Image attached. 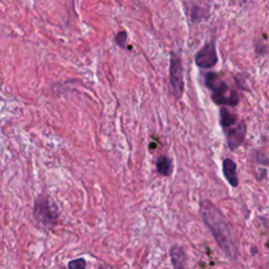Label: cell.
I'll list each match as a JSON object with an SVG mask.
<instances>
[{
	"instance_id": "cell-1",
	"label": "cell",
	"mask_w": 269,
	"mask_h": 269,
	"mask_svg": "<svg viewBox=\"0 0 269 269\" xmlns=\"http://www.w3.org/2000/svg\"><path fill=\"white\" fill-rule=\"evenodd\" d=\"M200 211L202 219H203L208 229L211 230L219 247L228 258L235 259L237 257L238 250L225 215L221 213L218 207L212 204L209 201L202 202Z\"/></svg>"
},
{
	"instance_id": "cell-2",
	"label": "cell",
	"mask_w": 269,
	"mask_h": 269,
	"mask_svg": "<svg viewBox=\"0 0 269 269\" xmlns=\"http://www.w3.org/2000/svg\"><path fill=\"white\" fill-rule=\"evenodd\" d=\"M205 85L212 92V98L215 103L220 106L236 107L239 103L238 94L230 88L218 74L208 73L205 75Z\"/></svg>"
},
{
	"instance_id": "cell-3",
	"label": "cell",
	"mask_w": 269,
	"mask_h": 269,
	"mask_svg": "<svg viewBox=\"0 0 269 269\" xmlns=\"http://www.w3.org/2000/svg\"><path fill=\"white\" fill-rule=\"evenodd\" d=\"M34 218L42 225L51 227L59 218L58 208L55 203L47 196H40L36 199L33 209Z\"/></svg>"
},
{
	"instance_id": "cell-4",
	"label": "cell",
	"mask_w": 269,
	"mask_h": 269,
	"mask_svg": "<svg viewBox=\"0 0 269 269\" xmlns=\"http://www.w3.org/2000/svg\"><path fill=\"white\" fill-rule=\"evenodd\" d=\"M169 82L174 96L180 99L184 92V79H183V65L181 58L177 54H170L169 64Z\"/></svg>"
},
{
	"instance_id": "cell-5",
	"label": "cell",
	"mask_w": 269,
	"mask_h": 269,
	"mask_svg": "<svg viewBox=\"0 0 269 269\" xmlns=\"http://www.w3.org/2000/svg\"><path fill=\"white\" fill-rule=\"evenodd\" d=\"M223 131L225 133L228 147L231 151H235V149L240 147L243 143V141L246 137L247 128H246V124L242 121L239 123L236 122L233 125L228 126V128L223 129Z\"/></svg>"
},
{
	"instance_id": "cell-6",
	"label": "cell",
	"mask_w": 269,
	"mask_h": 269,
	"mask_svg": "<svg viewBox=\"0 0 269 269\" xmlns=\"http://www.w3.org/2000/svg\"><path fill=\"white\" fill-rule=\"evenodd\" d=\"M216 63H218V55L214 42L205 44L196 55V64L201 69H212Z\"/></svg>"
},
{
	"instance_id": "cell-7",
	"label": "cell",
	"mask_w": 269,
	"mask_h": 269,
	"mask_svg": "<svg viewBox=\"0 0 269 269\" xmlns=\"http://www.w3.org/2000/svg\"><path fill=\"white\" fill-rule=\"evenodd\" d=\"M223 174L227 182L229 183V185L233 186V188H237V186L239 185L237 165L236 163L229 158H226L223 161Z\"/></svg>"
},
{
	"instance_id": "cell-8",
	"label": "cell",
	"mask_w": 269,
	"mask_h": 269,
	"mask_svg": "<svg viewBox=\"0 0 269 269\" xmlns=\"http://www.w3.org/2000/svg\"><path fill=\"white\" fill-rule=\"evenodd\" d=\"M170 260H171V264L175 268H184L186 267V255L185 251L182 247L178 245L173 246L170 248Z\"/></svg>"
},
{
	"instance_id": "cell-9",
	"label": "cell",
	"mask_w": 269,
	"mask_h": 269,
	"mask_svg": "<svg viewBox=\"0 0 269 269\" xmlns=\"http://www.w3.org/2000/svg\"><path fill=\"white\" fill-rule=\"evenodd\" d=\"M156 166H157V171L164 177H169L171 176V174H173L174 164L171 159L168 158L167 156H160L159 158L157 159Z\"/></svg>"
},
{
	"instance_id": "cell-10",
	"label": "cell",
	"mask_w": 269,
	"mask_h": 269,
	"mask_svg": "<svg viewBox=\"0 0 269 269\" xmlns=\"http://www.w3.org/2000/svg\"><path fill=\"white\" fill-rule=\"evenodd\" d=\"M220 122L222 129H226L228 126L238 122V117L234 113H231L227 108H223L220 110Z\"/></svg>"
},
{
	"instance_id": "cell-11",
	"label": "cell",
	"mask_w": 269,
	"mask_h": 269,
	"mask_svg": "<svg viewBox=\"0 0 269 269\" xmlns=\"http://www.w3.org/2000/svg\"><path fill=\"white\" fill-rule=\"evenodd\" d=\"M126 40H128V34H126V32L121 31L116 35L115 41L120 48H122V49L126 48Z\"/></svg>"
},
{
	"instance_id": "cell-12",
	"label": "cell",
	"mask_w": 269,
	"mask_h": 269,
	"mask_svg": "<svg viewBox=\"0 0 269 269\" xmlns=\"http://www.w3.org/2000/svg\"><path fill=\"white\" fill-rule=\"evenodd\" d=\"M86 266L85 260L83 259H79V260H74L72 262H70L69 267L70 268H84Z\"/></svg>"
}]
</instances>
